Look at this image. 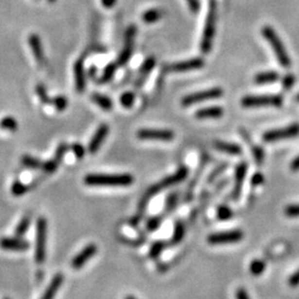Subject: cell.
<instances>
[{
	"label": "cell",
	"mask_w": 299,
	"mask_h": 299,
	"mask_svg": "<svg viewBox=\"0 0 299 299\" xmlns=\"http://www.w3.org/2000/svg\"><path fill=\"white\" fill-rule=\"evenodd\" d=\"M0 129L8 130L10 132H15L18 129L17 120L13 117H5L0 120Z\"/></svg>",
	"instance_id": "28"
},
{
	"label": "cell",
	"mask_w": 299,
	"mask_h": 299,
	"mask_svg": "<svg viewBox=\"0 0 299 299\" xmlns=\"http://www.w3.org/2000/svg\"><path fill=\"white\" fill-rule=\"evenodd\" d=\"M135 35H137V27L134 25H131L126 29L125 38H124V46L121 53L118 57V66L123 67L125 66L133 53V47H134V39Z\"/></svg>",
	"instance_id": "9"
},
{
	"label": "cell",
	"mask_w": 299,
	"mask_h": 299,
	"mask_svg": "<svg viewBox=\"0 0 299 299\" xmlns=\"http://www.w3.org/2000/svg\"><path fill=\"white\" fill-rule=\"evenodd\" d=\"M115 71H117V66H115L114 63H110V65H107L106 67L105 71H103L101 79H100V83H107L109 81H111L115 73Z\"/></svg>",
	"instance_id": "31"
},
{
	"label": "cell",
	"mask_w": 299,
	"mask_h": 299,
	"mask_svg": "<svg viewBox=\"0 0 299 299\" xmlns=\"http://www.w3.org/2000/svg\"><path fill=\"white\" fill-rule=\"evenodd\" d=\"M47 243V219L39 217L37 221V233H35V259L37 264H42L46 259Z\"/></svg>",
	"instance_id": "5"
},
{
	"label": "cell",
	"mask_w": 299,
	"mask_h": 299,
	"mask_svg": "<svg viewBox=\"0 0 299 299\" xmlns=\"http://www.w3.org/2000/svg\"><path fill=\"white\" fill-rule=\"evenodd\" d=\"M91 99H92V101L95 102V105H98V106L101 107L102 110L110 111L113 109L112 100L106 97V95L100 93H93L91 95Z\"/></svg>",
	"instance_id": "25"
},
{
	"label": "cell",
	"mask_w": 299,
	"mask_h": 299,
	"mask_svg": "<svg viewBox=\"0 0 299 299\" xmlns=\"http://www.w3.org/2000/svg\"><path fill=\"white\" fill-rule=\"evenodd\" d=\"M204 65L205 62L202 58H193L185 60V61L175 62L169 67V70L172 71V72H187V71L201 69L202 67H204Z\"/></svg>",
	"instance_id": "12"
},
{
	"label": "cell",
	"mask_w": 299,
	"mask_h": 299,
	"mask_svg": "<svg viewBox=\"0 0 299 299\" xmlns=\"http://www.w3.org/2000/svg\"><path fill=\"white\" fill-rule=\"evenodd\" d=\"M53 106L55 107V110L63 111L66 110L68 106V100L67 98L62 97V95H58V97L53 99Z\"/></svg>",
	"instance_id": "37"
},
{
	"label": "cell",
	"mask_w": 299,
	"mask_h": 299,
	"mask_svg": "<svg viewBox=\"0 0 299 299\" xmlns=\"http://www.w3.org/2000/svg\"><path fill=\"white\" fill-rule=\"evenodd\" d=\"M222 95H223V90L221 88H212V89L199 91V92L185 95V97L182 99V105L184 106H190L195 105V103L206 101V100L218 99L221 98Z\"/></svg>",
	"instance_id": "8"
},
{
	"label": "cell",
	"mask_w": 299,
	"mask_h": 299,
	"mask_svg": "<svg viewBox=\"0 0 299 299\" xmlns=\"http://www.w3.org/2000/svg\"><path fill=\"white\" fill-rule=\"evenodd\" d=\"M186 2L192 13L197 14L201 10V2H199V0H186Z\"/></svg>",
	"instance_id": "45"
},
{
	"label": "cell",
	"mask_w": 299,
	"mask_h": 299,
	"mask_svg": "<svg viewBox=\"0 0 299 299\" xmlns=\"http://www.w3.org/2000/svg\"><path fill=\"white\" fill-rule=\"evenodd\" d=\"M71 150H72V152L74 153L75 157L78 158H82L85 157L86 154V150L85 147H83L80 143H74V144L71 145Z\"/></svg>",
	"instance_id": "42"
},
{
	"label": "cell",
	"mask_w": 299,
	"mask_h": 299,
	"mask_svg": "<svg viewBox=\"0 0 299 299\" xmlns=\"http://www.w3.org/2000/svg\"><path fill=\"white\" fill-rule=\"evenodd\" d=\"M21 162L26 167H28V169H31V170H40V169H42V165H43V162H41L40 159L35 158L34 157H30V155H25V157H22Z\"/></svg>",
	"instance_id": "27"
},
{
	"label": "cell",
	"mask_w": 299,
	"mask_h": 299,
	"mask_svg": "<svg viewBox=\"0 0 299 299\" xmlns=\"http://www.w3.org/2000/svg\"><path fill=\"white\" fill-rule=\"evenodd\" d=\"M224 115V110L221 106H209L197 110L195 117L197 119H219Z\"/></svg>",
	"instance_id": "21"
},
{
	"label": "cell",
	"mask_w": 299,
	"mask_h": 299,
	"mask_svg": "<svg viewBox=\"0 0 299 299\" xmlns=\"http://www.w3.org/2000/svg\"><path fill=\"white\" fill-rule=\"evenodd\" d=\"M134 177L131 174H89L85 177L88 186L125 187L132 185Z\"/></svg>",
	"instance_id": "1"
},
{
	"label": "cell",
	"mask_w": 299,
	"mask_h": 299,
	"mask_svg": "<svg viewBox=\"0 0 299 299\" xmlns=\"http://www.w3.org/2000/svg\"><path fill=\"white\" fill-rule=\"evenodd\" d=\"M67 150H68V145L67 144L59 145L58 149H57V152H55V155L53 157V159H49V161H47V162H43V165H42L43 172L47 173V174L53 173L54 171L58 169L59 163L61 162V159L63 158V155H65Z\"/></svg>",
	"instance_id": "18"
},
{
	"label": "cell",
	"mask_w": 299,
	"mask_h": 299,
	"mask_svg": "<svg viewBox=\"0 0 299 299\" xmlns=\"http://www.w3.org/2000/svg\"><path fill=\"white\" fill-rule=\"evenodd\" d=\"M236 297L238 299H247L248 298V295H247V293L245 292V289H238L237 293H236Z\"/></svg>",
	"instance_id": "50"
},
{
	"label": "cell",
	"mask_w": 299,
	"mask_h": 299,
	"mask_svg": "<svg viewBox=\"0 0 299 299\" xmlns=\"http://www.w3.org/2000/svg\"><path fill=\"white\" fill-rule=\"evenodd\" d=\"M262 35L264 37L270 46H272L275 54H276V58L278 60V62L281 63V67L284 68H289L292 65V61H290V58L287 51L285 49L284 45H282L281 38L278 37V35L276 34L272 27L265 26L262 29Z\"/></svg>",
	"instance_id": "3"
},
{
	"label": "cell",
	"mask_w": 299,
	"mask_h": 299,
	"mask_svg": "<svg viewBox=\"0 0 299 299\" xmlns=\"http://www.w3.org/2000/svg\"><path fill=\"white\" fill-rule=\"evenodd\" d=\"M290 169H292V171H299V155L297 158H295L293 159V162L290 163Z\"/></svg>",
	"instance_id": "48"
},
{
	"label": "cell",
	"mask_w": 299,
	"mask_h": 299,
	"mask_svg": "<svg viewBox=\"0 0 299 299\" xmlns=\"http://www.w3.org/2000/svg\"><path fill=\"white\" fill-rule=\"evenodd\" d=\"M155 65H157V60H155V58L150 57L145 59V61L142 63L141 68H140L137 82H135V89H140V88L144 85L145 80L147 79V77H149V74L152 72Z\"/></svg>",
	"instance_id": "17"
},
{
	"label": "cell",
	"mask_w": 299,
	"mask_h": 299,
	"mask_svg": "<svg viewBox=\"0 0 299 299\" xmlns=\"http://www.w3.org/2000/svg\"><path fill=\"white\" fill-rule=\"evenodd\" d=\"M253 152L257 164H262L263 161H264V151H263L262 147L255 146L253 149Z\"/></svg>",
	"instance_id": "44"
},
{
	"label": "cell",
	"mask_w": 299,
	"mask_h": 299,
	"mask_svg": "<svg viewBox=\"0 0 299 299\" xmlns=\"http://www.w3.org/2000/svg\"><path fill=\"white\" fill-rule=\"evenodd\" d=\"M184 233H185V229H184V225H183V223L176 222L173 236H172V244H178V243L183 239V237H184Z\"/></svg>",
	"instance_id": "32"
},
{
	"label": "cell",
	"mask_w": 299,
	"mask_h": 299,
	"mask_svg": "<svg viewBox=\"0 0 299 299\" xmlns=\"http://www.w3.org/2000/svg\"><path fill=\"white\" fill-rule=\"evenodd\" d=\"M263 181H264V176H263V174H261V173H255L253 175L252 179H250V182H252V186L261 185Z\"/></svg>",
	"instance_id": "46"
},
{
	"label": "cell",
	"mask_w": 299,
	"mask_h": 299,
	"mask_svg": "<svg viewBox=\"0 0 299 299\" xmlns=\"http://www.w3.org/2000/svg\"><path fill=\"white\" fill-rule=\"evenodd\" d=\"M282 99L279 94H265V95H247L242 99V106L244 107H262V106H281Z\"/></svg>",
	"instance_id": "4"
},
{
	"label": "cell",
	"mask_w": 299,
	"mask_h": 299,
	"mask_svg": "<svg viewBox=\"0 0 299 299\" xmlns=\"http://www.w3.org/2000/svg\"><path fill=\"white\" fill-rule=\"evenodd\" d=\"M137 137L140 140H151V141L170 142L175 138V134L171 130L141 129L138 131Z\"/></svg>",
	"instance_id": "10"
},
{
	"label": "cell",
	"mask_w": 299,
	"mask_h": 299,
	"mask_svg": "<svg viewBox=\"0 0 299 299\" xmlns=\"http://www.w3.org/2000/svg\"><path fill=\"white\" fill-rule=\"evenodd\" d=\"M164 249V243L163 242H155L150 249L151 258H158Z\"/></svg>",
	"instance_id": "38"
},
{
	"label": "cell",
	"mask_w": 299,
	"mask_h": 299,
	"mask_svg": "<svg viewBox=\"0 0 299 299\" xmlns=\"http://www.w3.org/2000/svg\"><path fill=\"white\" fill-rule=\"evenodd\" d=\"M97 245L95 244H90L86 246L81 252H80L77 256H75L72 262H71V266H72L73 269H80L81 267L85 266L86 263L89 261L91 257H93L95 253H97Z\"/></svg>",
	"instance_id": "14"
},
{
	"label": "cell",
	"mask_w": 299,
	"mask_h": 299,
	"mask_svg": "<svg viewBox=\"0 0 299 299\" xmlns=\"http://www.w3.org/2000/svg\"><path fill=\"white\" fill-rule=\"evenodd\" d=\"M265 268H266L265 262L261 261V259H254L249 265V272L252 273V275H254V276H259V275H262L264 273Z\"/></svg>",
	"instance_id": "29"
},
{
	"label": "cell",
	"mask_w": 299,
	"mask_h": 299,
	"mask_svg": "<svg viewBox=\"0 0 299 299\" xmlns=\"http://www.w3.org/2000/svg\"><path fill=\"white\" fill-rule=\"evenodd\" d=\"M299 135V123H294L292 125H288L286 127H281V129H276L272 131H267L263 134V140L265 142H277L281 140L295 138Z\"/></svg>",
	"instance_id": "7"
},
{
	"label": "cell",
	"mask_w": 299,
	"mask_h": 299,
	"mask_svg": "<svg viewBox=\"0 0 299 299\" xmlns=\"http://www.w3.org/2000/svg\"><path fill=\"white\" fill-rule=\"evenodd\" d=\"M244 237L242 230L235 229V230H229V232H221V233H215L210 235L207 237V242L212 245L217 244H229V243H237L242 241Z\"/></svg>",
	"instance_id": "11"
},
{
	"label": "cell",
	"mask_w": 299,
	"mask_h": 299,
	"mask_svg": "<svg viewBox=\"0 0 299 299\" xmlns=\"http://www.w3.org/2000/svg\"><path fill=\"white\" fill-rule=\"evenodd\" d=\"M177 194L176 193H173L171 194L169 197H167L166 199V204H165V211L167 213H170L171 211H172L175 206H176L177 204Z\"/></svg>",
	"instance_id": "39"
},
{
	"label": "cell",
	"mask_w": 299,
	"mask_h": 299,
	"mask_svg": "<svg viewBox=\"0 0 299 299\" xmlns=\"http://www.w3.org/2000/svg\"><path fill=\"white\" fill-rule=\"evenodd\" d=\"M54 1H55V0H48V2H50V3H53Z\"/></svg>",
	"instance_id": "51"
},
{
	"label": "cell",
	"mask_w": 299,
	"mask_h": 299,
	"mask_svg": "<svg viewBox=\"0 0 299 299\" xmlns=\"http://www.w3.org/2000/svg\"><path fill=\"white\" fill-rule=\"evenodd\" d=\"M28 189H29V187L17 179V181L14 182L13 186H11V193H13V195H15V196H21V195L27 192Z\"/></svg>",
	"instance_id": "35"
},
{
	"label": "cell",
	"mask_w": 299,
	"mask_h": 299,
	"mask_svg": "<svg viewBox=\"0 0 299 299\" xmlns=\"http://www.w3.org/2000/svg\"><path fill=\"white\" fill-rule=\"evenodd\" d=\"M217 7L218 5L216 0H210L205 26L204 29H203V35L201 40V51L204 54L210 53L213 46L215 30H216Z\"/></svg>",
	"instance_id": "2"
},
{
	"label": "cell",
	"mask_w": 299,
	"mask_h": 299,
	"mask_svg": "<svg viewBox=\"0 0 299 299\" xmlns=\"http://www.w3.org/2000/svg\"><path fill=\"white\" fill-rule=\"evenodd\" d=\"M135 95L133 92H124L121 97H120V102H121L122 106H124L125 109H131L134 105Z\"/></svg>",
	"instance_id": "33"
},
{
	"label": "cell",
	"mask_w": 299,
	"mask_h": 299,
	"mask_svg": "<svg viewBox=\"0 0 299 299\" xmlns=\"http://www.w3.org/2000/svg\"><path fill=\"white\" fill-rule=\"evenodd\" d=\"M35 92H37L40 101H41L42 103H45V105H53V99L49 98V95H48L47 93L46 88L42 85H38L37 87H35Z\"/></svg>",
	"instance_id": "34"
},
{
	"label": "cell",
	"mask_w": 299,
	"mask_h": 299,
	"mask_svg": "<svg viewBox=\"0 0 299 299\" xmlns=\"http://www.w3.org/2000/svg\"><path fill=\"white\" fill-rule=\"evenodd\" d=\"M74 71V81H75V89L79 93H82L86 91L87 88V80H86V71L85 65H83V60L79 59L73 66Z\"/></svg>",
	"instance_id": "16"
},
{
	"label": "cell",
	"mask_w": 299,
	"mask_h": 299,
	"mask_svg": "<svg viewBox=\"0 0 299 299\" xmlns=\"http://www.w3.org/2000/svg\"><path fill=\"white\" fill-rule=\"evenodd\" d=\"M28 43H29V47L31 48L35 59L37 60L39 65H42L43 61H45V53H43L41 39H40L38 35L33 34L28 37Z\"/></svg>",
	"instance_id": "19"
},
{
	"label": "cell",
	"mask_w": 299,
	"mask_h": 299,
	"mask_svg": "<svg viewBox=\"0 0 299 299\" xmlns=\"http://www.w3.org/2000/svg\"><path fill=\"white\" fill-rule=\"evenodd\" d=\"M0 247L6 250H16V252H21V250L29 249L30 244L27 241L19 237H3L0 239Z\"/></svg>",
	"instance_id": "13"
},
{
	"label": "cell",
	"mask_w": 299,
	"mask_h": 299,
	"mask_svg": "<svg viewBox=\"0 0 299 299\" xmlns=\"http://www.w3.org/2000/svg\"><path fill=\"white\" fill-rule=\"evenodd\" d=\"M163 17V11L161 9H150L145 11L142 16V20L146 23L157 22Z\"/></svg>",
	"instance_id": "26"
},
{
	"label": "cell",
	"mask_w": 299,
	"mask_h": 299,
	"mask_svg": "<svg viewBox=\"0 0 299 299\" xmlns=\"http://www.w3.org/2000/svg\"><path fill=\"white\" fill-rule=\"evenodd\" d=\"M30 223H31V219H30L29 216L23 217L21 221L19 222V224L17 225V227H16V230H15L16 236H17V237H22L23 235L27 233L28 229H29Z\"/></svg>",
	"instance_id": "30"
},
{
	"label": "cell",
	"mask_w": 299,
	"mask_h": 299,
	"mask_svg": "<svg viewBox=\"0 0 299 299\" xmlns=\"http://www.w3.org/2000/svg\"><path fill=\"white\" fill-rule=\"evenodd\" d=\"M107 133H109V126L106 124H102L98 127V130L95 131L94 135L92 137V139H91L89 146H88V151H89L91 154L98 152L100 146H101L103 142H105Z\"/></svg>",
	"instance_id": "15"
},
{
	"label": "cell",
	"mask_w": 299,
	"mask_h": 299,
	"mask_svg": "<svg viewBox=\"0 0 299 299\" xmlns=\"http://www.w3.org/2000/svg\"><path fill=\"white\" fill-rule=\"evenodd\" d=\"M295 83V75L292 73L286 74L284 79H282V88H284L285 90H290L293 88Z\"/></svg>",
	"instance_id": "41"
},
{
	"label": "cell",
	"mask_w": 299,
	"mask_h": 299,
	"mask_svg": "<svg viewBox=\"0 0 299 299\" xmlns=\"http://www.w3.org/2000/svg\"><path fill=\"white\" fill-rule=\"evenodd\" d=\"M118 0H101L102 5L105 6L106 8H112L114 7L115 3H117Z\"/></svg>",
	"instance_id": "49"
},
{
	"label": "cell",
	"mask_w": 299,
	"mask_h": 299,
	"mask_svg": "<svg viewBox=\"0 0 299 299\" xmlns=\"http://www.w3.org/2000/svg\"><path fill=\"white\" fill-rule=\"evenodd\" d=\"M296 100H297V101H298V102H299V94H298V95H297V98H296Z\"/></svg>",
	"instance_id": "52"
},
{
	"label": "cell",
	"mask_w": 299,
	"mask_h": 299,
	"mask_svg": "<svg viewBox=\"0 0 299 299\" xmlns=\"http://www.w3.org/2000/svg\"><path fill=\"white\" fill-rule=\"evenodd\" d=\"M63 275L62 274H57L53 278V281H51L50 285L48 286V288L46 290V293L42 295L43 299H51L55 296V294L58 293V290L60 289V287L62 286L63 284Z\"/></svg>",
	"instance_id": "22"
},
{
	"label": "cell",
	"mask_w": 299,
	"mask_h": 299,
	"mask_svg": "<svg viewBox=\"0 0 299 299\" xmlns=\"http://www.w3.org/2000/svg\"><path fill=\"white\" fill-rule=\"evenodd\" d=\"M279 79V74L275 71H266L255 75V82L257 85H266V83H273Z\"/></svg>",
	"instance_id": "24"
},
{
	"label": "cell",
	"mask_w": 299,
	"mask_h": 299,
	"mask_svg": "<svg viewBox=\"0 0 299 299\" xmlns=\"http://www.w3.org/2000/svg\"><path fill=\"white\" fill-rule=\"evenodd\" d=\"M189 175V170L186 169L185 166L179 167V169L175 172L173 175H170V176L165 177L164 179H162L161 182H158V184H155L154 186L151 187V189L147 191V196H152L154 194H158L159 191L167 189V187L177 184V183L184 181Z\"/></svg>",
	"instance_id": "6"
},
{
	"label": "cell",
	"mask_w": 299,
	"mask_h": 299,
	"mask_svg": "<svg viewBox=\"0 0 299 299\" xmlns=\"http://www.w3.org/2000/svg\"><path fill=\"white\" fill-rule=\"evenodd\" d=\"M214 146L216 150L221 151V152L229 154V155H241L243 152L242 147L238 144H235V143L216 141V142H214Z\"/></svg>",
	"instance_id": "23"
},
{
	"label": "cell",
	"mask_w": 299,
	"mask_h": 299,
	"mask_svg": "<svg viewBox=\"0 0 299 299\" xmlns=\"http://www.w3.org/2000/svg\"><path fill=\"white\" fill-rule=\"evenodd\" d=\"M161 222H162V219L159 216L150 218L146 223V229H149L150 232H154V230H157L159 227V225H161Z\"/></svg>",
	"instance_id": "40"
},
{
	"label": "cell",
	"mask_w": 299,
	"mask_h": 299,
	"mask_svg": "<svg viewBox=\"0 0 299 299\" xmlns=\"http://www.w3.org/2000/svg\"><path fill=\"white\" fill-rule=\"evenodd\" d=\"M217 217L221 221H229V218L233 217V212L229 206L222 205L217 209Z\"/></svg>",
	"instance_id": "36"
},
{
	"label": "cell",
	"mask_w": 299,
	"mask_h": 299,
	"mask_svg": "<svg viewBox=\"0 0 299 299\" xmlns=\"http://www.w3.org/2000/svg\"><path fill=\"white\" fill-rule=\"evenodd\" d=\"M285 214L289 217H299V204L287 206Z\"/></svg>",
	"instance_id": "43"
},
{
	"label": "cell",
	"mask_w": 299,
	"mask_h": 299,
	"mask_svg": "<svg viewBox=\"0 0 299 299\" xmlns=\"http://www.w3.org/2000/svg\"><path fill=\"white\" fill-rule=\"evenodd\" d=\"M247 170H248V165L246 162H242L236 166V171H235V187H234V197L238 198L242 192V187L244 184V179L246 177Z\"/></svg>",
	"instance_id": "20"
},
{
	"label": "cell",
	"mask_w": 299,
	"mask_h": 299,
	"mask_svg": "<svg viewBox=\"0 0 299 299\" xmlns=\"http://www.w3.org/2000/svg\"><path fill=\"white\" fill-rule=\"evenodd\" d=\"M289 285L292 287H296L299 285V269L296 273H294L289 278Z\"/></svg>",
	"instance_id": "47"
}]
</instances>
